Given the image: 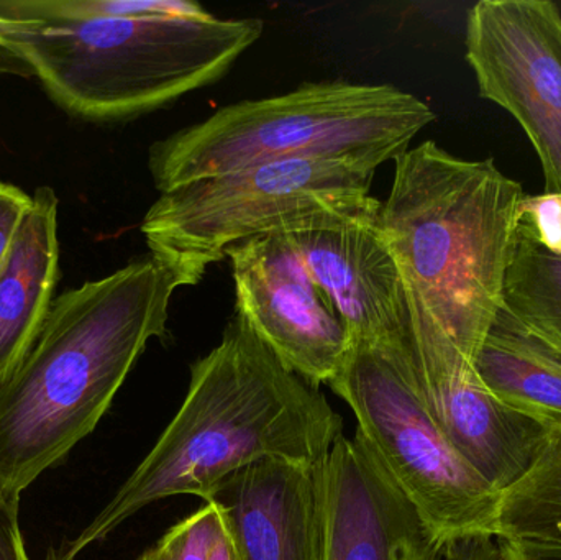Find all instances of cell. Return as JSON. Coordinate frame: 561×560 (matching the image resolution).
I'll return each mask as SVG.
<instances>
[{"label": "cell", "mask_w": 561, "mask_h": 560, "mask_svg": "<svg viewBox=\"0 0 561 560\" xmlns=\"http://www.w3.org/2000/svg\"><path fill=\"white\" fill-rule=\"evenodd\" d=\"M434 121L424 101L394 85L309 82L226 105L154 141L148 170L160 193L275 161L343 160L378 170Z\"/></svg>", "instance_id": "obj_5"}, {"label": "cell", "mask_w": 561, "mask_h": 560, "mask_svg": "<svg viewBox=\"0 0 561 560\" xmlns=\"http://www.w3.org/2000/svg\"><path fill=\"white\" fill-rule=\"evenodd\" d=\"M500 549L503 560H561V555H533V552L520 551V549L504 545V542H500Z\"/></svg>", "instance_id": "obj_25"}, {"label": "cell", "mask_w": 561, "mask_h": 560, "mask_svg": "<svg viewBox=\"0 0 561 560\" xmlns=\"http://www.w3.org/2000/svg\"><path fill=\"white\" fill-rule=\"evenodd\" d=\"M319 467L263 460L217 490L240 559L322 560Z\"/></svg>", "instance_id": "obj_13"}, {"label": "cell", "mask_w": 561, "mask_h": 560, "mask_svg": "<svg viewBox=\"0 0 561 560\" xmlns=\"http://www.w3.org/2000/svg\"><path fill=\"white\" fill-rule=\"evenodd\" d=\"M375 173L353 161L289 160L204 178L160 193L141 233L180 286H194L237 243L379 213Z\"/></svg>", "instance_id": "obj_6"}, {"label": "cell", "mask_w": 561, "mask_h": 560, "mask_svg": "<svg viewBox=\"0 0 561 560\" xmlns=\"http://www.w3.org/2000/svg\"><path fill=\"white\" fill-rule=\"evenodd\" d=\"M222 522L219 503L204 502V506L173 526L161 539L168 560H209Z\"/></svg>", "instance_id": "obj_18"}, {"label": "cell", "mask_w": 561, "mask_h": 560, "mask_svg": "<svg viewBox=\"0 0 561 560\" xmlns=\"http://www.w3.org/2000/svg\"><path fill=\"white\" fill-rule=\"evenodd\" d=\"M32 206V196L20 187L0 181V266L5 262L23 219Z\"/></svg>", "instance_id": "obj_20"}, {"label": "cell", "mask_w": 561, "mask_h": 560, "mask_svg": "<svg viewBox=\"0 0 561 560\" xmlns=\"http://www.w3.org/2000/svg\"><path fill=\"white\" fill-rule=\"evenodd\" d=\"M260 19L118 16L26 20L0 13V35L46 94L84 121H127L214 84L259 42Z\"/></svg>", "instance_id": "obj_4"}, {"label": "cell", "mask_w": 561, "mask_h": 560, "mask_svg": "<svg viewBox=\"0 0 561 560\" xmlns=\"http://www.w3.org/2000/svg\"><path fill=\"white\" fill-rule=\"evenodd\" d=\"M408 342L422 395L455 449L496 492L514 482L542 447L547 431L504 407L414 293Z\"/></svg>", "instance_id": "obj_9"}, {"label": "cell", "mask_w": 561, "mask_h": 560, "mask_svg": "<svg viewBox=\"0 0 561 560\" xmlns=\"http://www.w3.org/2000/svg\"><path fill=\"white\" fill-rule=\"evenodd\" d=\"M494 538L533 555H561V431H547L530 466L497 493Z\"/></svg>", "instance_id": "obj_16"}, {"label": "cell", "mask_w": 561, "mask_h": 560, "mask_svg": "<svg viewBox=\"0 0 561 560\" xmlns=\"http://www.w3.org/2000/svg\"><path fill=\"white\" fill-rule=\"evenodd\" d=\"M519 224L540 245L561 255V193L526 194Z\"/></svg>", "instance_id": "obj_19"}, {"label": "cell", "mask_w": 561, "mask_h": 560, "mask_svg": "<svg viewBox=\"0 0 561 560\" xmlns=\"http://www.w3.org/2000/svg\"><path fill=\"white\" fill-rule=\"evenodd\" d=\"M356 420L355 436L447 548L494 538L497 493L461 457L432 414L409 348L355 342L330 381Z\"/></svg>", "instance_id": "obj_7"}, {"label": "cell", "mask_w": 561, "mask_h": 560, "mask_svg": "<svg viewBox=\"0 0 561 560\" xmlns=\"http://www.w3.org/2000/svg\"><path fill=\"white\" fill-rule=\"evenodd\" d=\"M209 560H242L239 551H237L236 541H233L232 535L227 528L226 519H224L222 529H220L219 536H217L213 549H210Z\"/></svg>", "instance_id": "obj_24"}, {"label": "cell", "mask_w": 561, "mask_h": 560, "mask_svg": "<svg viewBox=\"0 0 561 560\" xmlns=\"http://www.w3.org/2000/svg\"><path fill=\"white\" fill-rule=\"evenodd\" d=\"M58 197L43 186L0 266V380L32 345L51 309L59 275Z\"/></svg>", "instance_id": "obj_14"}, {"label": "cell", "mask_w": 561, "mask_h": 560, "mask_svg": "<svg viewBox=\"0 0 561 560\" xmlns=\"http://www.w3.org/2000/svg\"><path fill=\"white\" fill-rule=\"evenodd\" d=\"M394 164L379 232L404 288L474 361L503 308L524 187L493 158L463 160L432 140Z\"/></svg>", "instance_id": "obj_3"}, {"label": "cell", "mask_w": 561, "mask_h": 560, "mask_svg": "<svg viewBox=\"0 0 561 560\" xmlns=\"http://www.w3.org/2000/svg\"><path fill=\"white\" fill-rule=\"evenodd\" d=\"M343 436L325 395L287 370L236 315L222 341L191 365L176 416L114 499L49 560H76L151 503L209 502L236 473L263 460L317 467Z\"/></svg>", "instance_id": "obj_1"}, {"label": "cell", "mask_w": 561, "mask_h": 560, "mask_svg": "<svg viewBox=\"0 0 561 560\" xmlns=\"http://www.w3.org/2000/svg\"><path fill=\"white\" fill-rule=\"evenodd\" d=\"M236 283V315L293 374L313 387L342 370L352 339L283 233L255 237L227 252Z\"/></svg>", "instance_id": "obj_10"}, {"label": "cell", "mask_w": 561, "mask_h": 560, "mask_svg": "<svg viewBox=\"0 0 561 560\" xmlns=\"http://www.w3.org/2000/svg\"><path fill=\"white\" fill-rule=\"evenodd\" d=\"M440 560H503V555L496 538H478L447 546Z\"/></svg>", "instance_id": "obj_22"}, {"label": "cell", "mask_w": 561, "mask_h": 560, "mask_svg": "<svg viewBox=\"0 0 561 560\" xmlns=\"http://www.w3.org/2000/svg\"><path fill=\"white\" fill-rule=\"evenodd\" d=\"M503 306L537 339L561 354V255L517 226Z\"/></svg>", "instance_id": "obj_17"}, {"label": "cell", "mask_w": 561, "mask_h": 560, "mask_svg": "<svg viewBox=\"0 0 561 560\" xmlns=\"http://www.w3.org/2000/svg\"><path fill=\"white\" fill-rule=\"evenodd\" d=\"M20 496L0 487V560H30L19 523Z\"/></svg>", "instance_id": "obj_21"}, {"label": "cell", "mask_w": 561, "mask_h": 560, "mask_svg": "<svg viewBox=\"0 0 561 560\" xmlns=\"http://www.w3.org/2000/svg\"><path fill=\"white\" fill-rule=\"evenodd\" d=\"M174 273L148 253L53 301L0 380V487L19 495L92 433L151 339L167 335Z\"/></svg>", "instance_id": "obj_2"}, {"label": "cell", "mask_w": 561, "mask_h": 560, "mask_svg": "<svg viewBox=\"0 0 561 560\" xmlns=\"http://www.w3.org/2000/svg\"><path fill=\"white\" fill-rule=\"evenodd\" d=\"M138 560H168L167 552H164L163 546L158 542L154 548L148 549Z\"/></svg>", "instance_id": "obj_26"}, {"label": "cell", "mask_w": 561, "mask_h": 560, "mask_svg": "<svg viewBox=\"0 0 561 560\" xmlns=\"http://www.w3.org/2000/svg\"><path fill=\"white\" fill-rule=\"evenodd\" d=\"M0 76L33 78V71L28 62L3 35H0Z\"/></svg>", "instance_id": "obj_23"}, {"label": "cell", "mask_w": 561, "mask_h": 560, "mask_svg": "<svg viewBox=\"0 0 561 560\" xmlns=\"http://www.w3.org/2000/svg\"><path fill=\"white\" fill-rule=\"evenodd\" d=\"M467 61L480 95L510 112L561 193V12L549 0H481L467 16Z\"/></svg>", "instance_id": "obj_8"}, {"label": "cell", "mask_w": 561, "mask_h": 560, "mask_svg": "<svg viewBox=\"0 0 561 560\" xmlns=\"http://www.w3.org/2000/svg\"><path fill=\"white\" fill-rule=\"evenodd\" d=\"M488 390L546 431H561V354L501 308L473 361Z\"/></svg>", "instance_id": "obj_15"}, {"label": "cell", "mask_w": 561, "mask_h": 560, "mask_svg": "<svg viewBox=\"0 0 561 560\" xmlns=\"http://www.w3.org/2000/svg\"><path fill=\"white\" fill-rule=\"evenodd\" d=\"M319 473L322 560H440L444 548L358 437H340Z\"/></svg>", "instance_id": "obj_11"}, {"label": "cell", "mask_w": 561, "mask_h": 560, "mask_svg": "<svg viewBox=\"0 0 561 560\" xmlns=\"http://www.w3.org/2000/svg\"><path fill=\"white\" fill-rule=\"evenodd\" d=\"M378 216L283 233L339 312L352 344L398 342L408 334L404 285Z\"/></svg>", "instance_id": "obj_12"}]
</instances>
